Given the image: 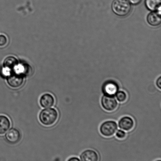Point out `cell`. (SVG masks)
<instances>
[{
  "label": "cell",
  "instance_id": "obj_1",
  "mask_svg": "<svg viewBox=\"0 0 161 161\" xmlns=\"http://www.w3.org/2000/svg\"><path fill=\"white\" fill-rule=\"evenodd\" d=\"M59 114L56 109L46 108L39 113V119L41 124L43 125L49 127L53 125L57 121Z\"/></svg>",
  "mask_w": 161,
  "mask_h": 161
},
{
  "label": "cell",
  "instance_id": "obj_2",
  "mask_svg": "<svg viewBox=\"0 0 161 161\" xmlns=\"http://www.w3.org/2000/svg\"><path fill=\"white\" fill-rule=\"evenodd\" d=\"M113 12L119 17H125L129 15L132 7L128 0H114L112 4Z\"/></svg>",
  "mask_w": 161,
  "mask_h": 161
},
{
  "label": "cell",
  "instance_id": "obj_3",
  "mask_svg": "<svg viewBox=\"0 0 161 161\" xmlns=\"http://www.w3.org/2000/svg\"><path fill=\"white\" fill-rule=\"evenodd\" d=\"M118 129L117 123L113 120L104 121L99 127V132L101 135L105 137L113 136Z\"/></svg>",
  "mask_w": 161,
  "mask_h": 161
},
{
  "label": "cell",
  "instance_id": "obj_4",
  "mask_svg": "<svg viewBox=\"0 0 161 161\" xmlns=\"http://www.w3.org/2000/svg\"><path fill=\"white\" fill-rule=\"evenodd\" d=\"M120 87L117 82L113 80H107L103 84L102 92L106 96H114L119 91Z\"/></svg>",
  "mask_w": 161,
  "mask_h": 161
},
{
  "label": "cell",
  "instance_id": "obj_5",
  "mask_svg": "<svg viewBox=\"0 0 161 161\" xmlns=\"http://www.w3.org/2000/svg\"><path fill=\"white\" fill-rule=\"evenodd\" d=\"M101 104L102 108L108 112L114 111L117 108L118 102L114 96L103 95L101 98Z\"/></svg>",
  "mask_w": 161,
  "mask_h": 161
},
{
  "label": "cell",
  "instance_id": "obj_6",
  "mask_svg": "<svg viewBox=\"0 0 161 161\" xmlns=\"http://www.w3.org/2000/svg\"><path fill=\"white\" fill-rule=\"evenodd\" d=\"M8 85L10 87L18 88L23 84L24 75L21 74L13 73L8 76L6 80Z\"/></svg>",
  "mask_w": 161,
  "mask_h": 161
},
{
  "label": "cell",
  "instance_id": "obj_7",
  "mask_svg": "<svg viewBox=\"0 0 161 161\" xmlns=\"http://www.w3.org/2000/svg\"><path fill=\"white\" fill-rule=\"evenodd\" d=\"M5 137L8 143L11 144H15L20 141L21 134L18 129L12 128L6 132Z\"/></svg>",
  "mask_w": 161,
  "mask_h": 161
},
{
  "label": "cell",
  "instance_id": "obj_8",
  "mask_svg": "<svg viewBox=\"0 0 161 161\" xmlns=\"http://www.w3.org/2000/svg\"><path fill=\"white\" fill-rule=\"evenodd\" d=\"M118 124L119 128L126 131L131 130L135 126V121L133 119L130 117L128 116L121 118Z\"/></svg>",
  "mask_w": 161,
  "mask_h": 161
},
{
  "label": "cell",
  "instance_id": "obj_9",
  "mask_svg": "<svg viewBox=\"0 0 161 161\" xmlns=\"http://www.w3.org/2000/svg\"><path fill=\"white\" fill-rule=\"evenodd\" d=\"M55 99L53 95L45 93L42 95L39 99L41 106L44 108H50L54 105Z\"/></svg>",
  "mask_w": 161,
  "mask_h": 161
},
{
  "label": "cell",
  "instance_id": "obj_10",
  "mask_svg": "<svg viewBox=\"0 0 161 161\" xmlns=\"http://www.w3.org/2000/svg\"><path fill=\"white\" fill-rule=\"evenodd\" d=\"M80 160L82 161H97L99 160L98 154L92 149H86L81 153L80 155Z\"/></svg>",
  "mask_w": 161,
  "mask_h": 161
},
{
  "label": "cell",
  "instance_id": "obj_11",
  "mask_svg": "<svg viewBox=\"0 0 161 161\" xmlns=\"http://www.w3.org/2000/svg\"><path fill=\"white\" fill-rule=\"evenodd\" d=\"M161 12L153 11L150 13L147 17L148 23L151 26H157L160 25L161 22Z\"/></svg>",
  "mask_w": 161,
  "mask_h": 161
},
{
  "label": "cell",
  "instance_id": "obj_12",
  "mask_svg": "<svg viewBox=\"0 0 161 161\" xmlns=\"http://www.w3.org/2000/svg\"><path fill=\"white\" fill-rule=\"evenodd\" d=\"M11 121L9 118L5 115H0V135L5 134L10 129Z\"/></svg>",
  "mask_w": 161,
  "mask_h": 161
},
{
  "label": "cell",
  "instance_id": "obj_13",
  "mask_svg": "<svg viewBox=\"0 0 161 161\" xmlns=\"http://www.w3.org/2000/svg\"><path fill=\"white\" fill-rule=\"evenodd\" d=\"M161 0H145V5L150 10L161 12Z\"/></svg>",
  "mask_w": 161,
  "mask_h": 161
},
{
  "label": "cell",
  "instance_id": "obj_14",
  "mask_svg": "<svg viewBox=\"0 0 161 161\" xmlns=\"http://www.w3.org/2000/svg\"><path fill=\"white\" fill-rule=\"evenodd\" d=\"M18 64V61L16 58L13 56L8 57L4 62L3 65L6 69L13 70Z\"/></svg>",
  "mask_w": 161,
  "mask_h": 161
},
{
  "label": "cell",
  "instance_id": "obj_15",
  "mask_svg": "<svg viewBox=\"0 0 161 161\" xmlns=\"http://www.w3.org/2000/svg\"><path fill=\"white\" fill-rule=\"evenodd\" d=\"M116 96L117 100L119 103H124L127 100V95L125 92L119 91L116 93Z\"/></svg>",
  "mask_w": 161,
  "mask_h": 161
},
{
  "label": "cell",
  "instance_id": "obj_16",
  "mask_svg": "<svg viewBox=\"0 0 161 161\" xmlns=\"http://www.w3.org/2000/svg\"><path fill=\"white\" fill-rule=\"evenodd\" d=\"M31 66L27 64H24L22 67V72L24 75H29L32 72Z\"/></svg>",
  "mask_w": 161,
  "mask_h": 161
},
{
  "label": "cell",
  "instance_id": "obj_17",
  "mask_svg": "<svg viewBox=\"0 0 161 161\" xmlns=\"http://www.w3.org/2000/svg\"><path fill=\"white\" fill-rule=\"evenodd\" d=\"M127 134L122 129H119L116 132V136L118 139L123 140L126 138Z\"/></svg>",
  "mask_w": 161,
  "mask_h": 161
},
{
  "label": "cell",
  "instance_id": "obj_18",
  "mask_svg": "<svg viewBox=\"0 0 161 161\" xmlns=\"http://www.w3.org/2000/svg\"><path fill=\"white\" fill-rule=\"evenodd\" d=\"M8 39L5 36L1 35H0V47H3L7 45Z\"/></svg>",
  "mask_w": 161,
  "mask_h": 161
},
{
  "label": "cell",
  "instance_id": "obj_19",
  "mask_svg": "<svg viewBox=\"0 0 161 161\" xmlns=\"http://www.w3.org/2000/svg\"><path fill=\"white\" fill-rule=\"evenodd\" d=\"M129 3L131 4L134 5H136L141 3L142 0H128Z\"/></svg>",
  "mask_w": 161,
  "mask_h": 161
},
{
  "label": "cell",
  "instance_id": "obj_20",
  "mask_svg": "<svg viewBox=\"0 0 161 161\" xmlns=\"http://www.w3.org/2000/svg\"><path fill=\"white\" fill-rule=\"evenodd\" d=\"M156 84L158 89H161V77L160 76L156 80Z\"/></svg>",
  "mask_w": 161,
  "mask_h": 161
},
{
  "label": "cell",
  "instance_id": "obj_21",
  "mask_svg": "<svg viewBox=\"0 0 161 161\" xmlns=\"http://www.w3.org/2000/svg\"><path fill=\"white\" fill-rule=\"evenodd\" d=\"M68 161H80V159L76 157H72L70 158L68 160Z\"/></svg>",
  "mask_w": 161,
  "mask_h": 161
}]
</instances>
